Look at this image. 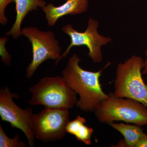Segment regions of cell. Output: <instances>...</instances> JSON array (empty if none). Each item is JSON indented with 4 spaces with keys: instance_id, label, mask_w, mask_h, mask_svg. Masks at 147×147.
<instances>
[{
    "instance_id": "obj_7",
    "label": "cell",
    "mask_w": 147,
    "mask_h": 147,
    "mask_svg": "<svg viewBox=\"0 0 147 147\" xmlns=\"http://www.w3.org/2000/svg\"><path fill=\"white\" fill-rule=\"evenodd\" d=\"M99 23L97 20L90 18L88 22V27L84 32H79L68 24L63 27L62 30L70 38V44L62 54L60 59L65 58L69 54L72 47L84 45L88 48L89 57L94 63H99L102 59L101 47L111 42L112 38L102 36L98 32Z\"/></svg>"
},
{
    "instance_id": "obj_15",
    "label": "cell",
    "mask_w": 147,
    "mask_h": 147,
    "mask_svg": "<svg viewBox=\"0 0 147 147\" xmlns=\"http://www.w3.org/2000/svg\"><path fill=\"white\" fill-rule=\"evenodd\" d=\"M13 1V0H0V23L1 25L7 24L8 19L5 13V9L8 4Z\"/></svg>"
},
{
    "instance_id": "obj_17",
    "label": "cell",
    "mask_w": 147,
    "mask_h": 147,
    "mask_svg": "<svg viewBox=\"0 0 147 147\" xmlns=\"http://www.w3.org/2000/svg\"><path fill=\"white\" fill-rule=\"evenodd\" d=\"M146 59L144 62V67L143 68L142 74H147V50L146 52Z\"/></svg>"
},
{
    "instance_id": "obj_14",
    "label": "cell",
    "mask_w": 147,
    "mask_h": 147,
    "mask_svg": "<svg viewBox=\"0 0 147 147\" xmlns=\"http://www.w3.org/2000/svg\"><path fill=\"white\" fill-rule=\"evenodd\" d=\"M8 40L7 38L2 37L0 39V55L1 57V61L5 64L10 65L11 61V57L7 52L5 46L6 42Z\"/></svg>"
},
{
    "instance_id": "obj_4",
    "label": "cell",
    "mask_w": 147,
    "mask_h": 147,
    "mask_svg": "<svg viewBox=\"0 0 147 147\" xmlns=\"http://www.w3.org/2000/svg\"><path fill=\"white\" fill-rule=\"evenodd\" d=\"M144 62L141 57L133 55L123 63H119L116 69L113 93L117 97L137 100L147 108V84L142 72Z\"/></svg>"
},
{
    "instance_id": "obj_1",
    "label": "cell",
    "mask_w": 147,
    "mask_h": 147,
    "mask_svg": "<svg viewBox=\"0 0 147 147\" xmlns=\"http://www.w3.org/2000/svg\"><path fill=\"white\" fill-rule=\"evenodd\" d=\"M82 59L77 54L69 59L63 70L62 77L68 86L79 96L76 106L86 112H94L98 105L108 97L102 90L100 83L102 71L111 64L106 65L97 71H88L79 65Z\"/></svg>"
},
{
    "instance_id": "obj_10",
    "label": "cell",
    "mask_w": 147,
    "mask_h": 147,
    "mask_svg": "<svg viewBox=\"0 0 147 147\" xmlns=\"http://www.w3.org/2000/svg\"><path fill=\"white\" fill-rule=\"evenodd\" d=\"M16 4V17L11 29L5 33L6 36H12L17 39L22 35L21 26L26 16L30 11L38 10V7H43L46 3L43 0H13Z\"/></svg>"
},
{
    "instance_id": "obj_6",
    "label": "cell",
    "mask_w": 147,
    "mask_h": 147,
    "mask_svg": "<svg viewBox=\"0 0 147 147\" xmlns=\"http://www.w3.org/2000/svg\"><path fill=\"white\" fill-rule=\"evenodd\" d=\"M69 121L68 110L45 108L32 116V131L34 137L41 142H56L63 139Z\"/></svg>"
},
{
    "instance_id": "obj_9",
    "label": "cell",
    "mask_w": 147,
    "mask_h": 147,
    "mask_svg": "<svg viewBox=\"0 0 147 147\" xmlns=\"http://www.w3.org/2000/svg\"><path fill=\"white\" fill-rule=\"evenodd\" d=\"M88 0H66L59 6L56 7L49 3L42 8L45 14V18L49 26H55L60 18L66 15L82 14L87 11Z\"/></svg>"
},
{
    "instance_id": "obj_2",
    "label": "cell",
    "mask_w": 147,
    "mask_h": 147,
    "mask_svg": "<svg viewBox=\"0 0 147 147\" xmlns=\"http://www.w3.org/2000/svg\"><path fill=\"white\" fill-rule=\"evenodd\" d=\"M32 96L28 103L45 108L68 110L76 105L77 94L70 88L63 77L45 76L30 87Z\"/></svg>"
},
{
    "instance_id": "obj_5",
    "label": "cell",
    "mask_w": 147,
    "mask_h": 147,
    "mask_svg": "<svg viewBox=\"0 0 147 147\" xmlns=\"http://www.w3.org/2000/svg\"><path fill=\"white\" fill-rule=\"evenodd\" d=\"M22 35L29 39L32 47V59L27 68V78H31L39 65L47 60H55V65H57L61 60V48L53 32L26 27L22 29Z\"/></svg>"
},
{
    "instance_id": "obj_8",
    "label": "cell",
    "mask_w": 147,
    "mask_h": 147,
    "mask_svg": "<svg viewBox=\"0 0 147 147\" xmlns=\"http://www.w3.org/2000/svg\"><path fill=\"white\" fill-rule=\"evenodd\" d=\"M19 98L16 93L11 92L7 87L0 89V116L1 120L8 122L12 128L23 131L28 139L29 146H35L34 136L32 131L31 108L22 109L14 103L12 98Z\"/></svg>"
},
{
    "instance_id": "obj_11",
    "label": "cell",
    "mask_w": 147,
    "mask_h": 147,
    "mask_svg": "<svg viewBox=\"0 0 147 147\" xmlns=\"http://www.w3.org/2000/svg\"><path fill=\"white\" fill-rule=\"evenodd\" d=\"M86 123L84 118L78 116L74 120L69 122L66 127V131L67 133L75 136L77 141L90 145L92 144L91 137L94 129L85 125Z\"/></svg>"
},
{
    "instance_id": "obj_12",
    "label": "cell",
    "mask_w": 147,
    "mask_h": 147,
    "mask_svg": "<svg viewBox=\"0 0 147 147\" xmlns=\"http://www.w3.org/2000/svg\"><path fill=\"white\" fill-rule=\"evenodd\" d=\"M110 126L117 130L124 137L125 147H136L142 137L146 135L141 126L137 125L125 124L122 123L109 124Z\"/></svg>"
},
{
    "instance_id": "obj_3",
    "label": "cell",
    "mask_w": 147,
    "mask_h": 147,
    "mask_svg": "<svg viewBox=\"0 0 147 147\" xmlns=\"http://www.w3.org/2000/svg\"><path fill=\"white\" fill-rule=\"evenodd\" d=\"M94 111L98 120L110 124L115 121L142 126L147 125V108L141 102L131 98L117 97L110 92Z\"/></svg>"
},
{
    "instance_id": "obj_13",
    "label": "cell",
    "mask_w": 147,
    "mask_h": 147,
    "mask_svg": "<svg viewBox=\"0 0 147 147\" xmlns=\"http://www.w3.org/2000/svg\"><path fill=\"white\" fill-rule=\"evenodd\" d=\"M26 144L20 140L19 134H16L13 138L7 137L0 125V147H26Z\"/></svg>"
},
{
    "instance_id": "obj_16",
    "label": "cell",
    "mask_w": 147,
    "mask_h": 147,
    "mask_svg": "<svg viewBox=\"0 0 147 147\" xmlns=\"http://www.w3.org/2000/svg\"><path fill=\"white\" fill-rule=\"evenodd\" d=\"M136 147H147V135L145 136L140 139L137 144Z\"/></svg>"
}]
</instances>
